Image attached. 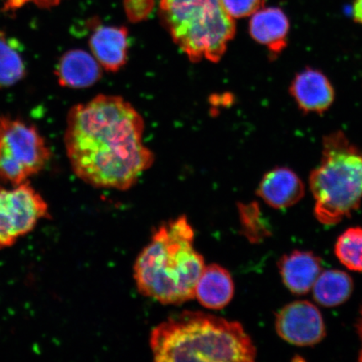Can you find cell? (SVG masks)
<instances>
[{"instance_id":"1","label":"cell","mask_w":362,"mask_h":362,"mask_svg":"<svg viewBox=\"0 0 362 362\" xmlns=\"http://www.w3.org/2000/svg\"><path fill=\"white\" fill-rule=\"evenodd\" d=\"M144 132L142 116L122 97L100 94L72 107L64 135L72 170L92 187L127 191L155 162Z\"/></svg>"},{"instance_id":"2","label":"cell","mask_w":362,"mask_h":362,"mask_svg":"<svg viewBox=\"0 0 362 362\" xmlns=\"http://www.w3.org/2000/svg\"><path fill=\"white\" fill-rule=\"evenodd\" d=\"M194 240V230L185 216L158 226L135 261L134 278L139 293L163 305L192 300L206 266Z\"/></svg>"},{"instance_id":"3","label":"cell","mask_w":362,"mask_h":362,"mask_svg":"<svg viewBox=\"0 0 362 362\" xmlns=\"http://www.w3.org/2000/svg\"><path fill=\"white\" fill-rule=\"evenodd\" d=\"M153 360L255 361L257 350L243 325L204 312L185 311L153 328Z\"/></svg>"},{"instance_id":"4","label":"cell","mask_w":362,"mask_h":362,"mask_svg":"<svg viewBox=\"0 0 362 362\" xmlns=\"http://www.w3.org/2000/svg\"><path fill=\"white\" fill-rule=\"evenodd\" d=\"M320 164L310 187L320 223L336 225L358 209L362 200V151L342 131L325 136Z\"/></svg>"},{"instance_id":"5","label":"cell","mask_w":362,"mask_h":362,"mask_svg":"<svg viewBox=\"0 0 362 362\" xmlns=\"http://www.w3.org/2000/svg\"><path fill=\"white\" fill-rule=\"evenodd\" d=\"M160 15L174 42L197 63L218 62L236 34L221 0H161Z\"/></svg>"},{"instance_id":"6","label":"cell","mask_w":362,"mask_h":362,"mask_svg":"<svg viewBox=\"0 0 362 362\" xmlns=\"http://www.w3.org/2000/svg\"><path fill=\"white\" fill-rule=\"evenodd\" d=\"M51 149L35 126L0 116V180L12 185L29 181L51 158Z\"/></svg>"},{"instance_id":"7","label":"cell","mask_w":362,"mask_h":362,"mask_svg":"<svg viewBox=\"0 0 362 362\" xmlns=\"http://www.w3.org/2000/svg\"><path fill=\"white\" fill-rule=\"evenodd\" d=\"M13 187H0V249L13 246L49 215L48 204L28 181Z\"/></svg>"},{"instance_id":"8","label":"cell","mask_w":362,"mask_h":362,"mask_svg":"<svg viewBox=\"0 0 362 362\" xmlns=\"http://www.w3.org/2000/svg\"><path fill=\"white\" fill-rule=\"evenodd\" d=\"M276 332L284 341L298 346H311L327 334L322 315L314 304L294 301L284 306L276 316Z\"/></svg>"},{"instance_id":"9","label":"cell","mask_w":362,"mask_h":362,"mask_svg":"<svg viewBox=\"0 0 362 362\" xmlns=\"http://www.w3.org/2000/svg\"><path fill=\"white\" fill-rule=\"evenodd\" d=\"M289 93L304 113L322 115L334 101V90L327 76L311 67L294 76Z\"/></svg>"},{"instance_id":"10","label":"cell","mask_w":362,"mask_h":362,"mask_svg":"<svg viewBox=\"0 0 362 362\" xmlns=\"http://www.w3.org/2000/svg\"><path fill=\"white\" fill-rule=\"evenodd\" d=\"M305 184L296 172L287 167H276L262 177L257 194L274 209H286L304 197Z\"/></svg>"},{"instance_id":"11","label":"cell","mask_w":362,"mask_h":362,"mask_svg":"<svg viewBox=\"0 0 362 362\" xmlns=\"http://www.w3.org/2000/svg\"><path fill=\"white\" fill-rule=\"evenodd\" d=\"M289 21L279 8H262L251 16L249 33L264 45L272 59L277 58L288 45Z\"/></svg>"},{"instance_id":"12","label":"cell","mask_w":362,"mask_h":362,"mask_svg":"<svg viewBox=\"0 0 362 362\" xmlns=\"http://www.w3.org/2000/svg\"><path fill=\"white\" fill-rule=\"evenodd\" d=\"M89 47L103 69L116 72L128 61L129 31L124 26H99L90 35Z\"/></svg>"},{"instance_id":"13","label":"cell","mask_w":362,"mask_h":362,"mask_svg":"<svg viewBox=\"0 0 362 362\" xmlns=\"http://www.w3.org/2000/svg\"><path fill=\"white\" fill-rule=\"evenodd\" d=\"M278 265L285 286L298 296L310 291L322 272L320 257L310 252L293 251L283 256Z\"/></svg>"},{"instance_id":"14","label":"cell","mask_w":362,"mask_h":362,"mask_svg":"<svg viewBox=\"0 0 362 362\" xmlns=\"http://www.w3.org/2000/svg\"><path fill=\"white\" fill-rule=\"evenodd\" d=\"M103 67L96 59L83 49H71L59 61L56 75L62 87L87 88L101 79Z\"/></svg>"},{"instance_id":"15","label":"cell","mask_w":362,"mask_h":362,"mask_svg":"<svg viewBox=\"0 0 362 362\" xmlns=\"http://www.w3.org/2000/svg\"><path fill=\"white\" fill-rule=\"evenodd\" d=\"M234 282L229 272L212 264L205 266L194 288V297L207 309L221 310L232 301Z\"/></svg>"},{"instance_id":"16","label":"cell","mask_w":362,"mask_h":362,"mask_svg":"<svg viewBox=\"0 0 362 362\" xmlns=\"http://www.w3.org/2000/svg\"><path fill=\"white\" fill-rule=\"evenodd\" d=\"M354 284L349 274L341 270L321 272L313 285V297L324 307L342 305L351 296Z\"/></svg>"},{"instance_id":"17","label":"cell","mask_w":362,"mask_h":362,"mask_svg":"<svg viewBox=\"0 0 362 362\" xmlns=\"http://www.w3.org/2000/svg\"><path fill=\"white\" fill-rule=\"evenodd\" d=\"M25 75V67L20 53L6 35L0 33V87H11Z\"/></svg>"},{"instance_id":"18","label":"cell","mask_w":362,"mask_h":362,"mask_svg":"<svg viewBox=\"0 0 362 362\" xmlns=\"http://www.w3.org/2000/svg\"><path fill=\"white\" fill-rule=\"evenodd\" d=\"M334 252L347 269L362 272V228L346 230L338 238Z\"/></svg>"},{"instance_id":"19","label":"cell","mask_w":362,"mask_h":362,"mask_svg":"<svg viewBox=\"0 0 362 362\" xmlns=\"http://www.w3.org/2000/svg\"><path fill=\"white\" fill-rule=\"evenodd\" d=\"M226 13L233 19L251 16L264 7V0H221Z\"/></svg>"},{"instance_id":"20","label":"cell","mask_w":362,"mask_h":362,"mask_svg":"<svg viewBox=\"0 0 362 362\" xmlns=\"http://www.w3.org/2000/svg\"><path fill=\"white\" fill-rule=\"evenodd\" d=\"M153 6V0H125L127 15L133 21L146 19L151 12Z\"/></svg>"},{"instance_id":"21","label":"cell","mask_w":362,"mask_h":362,"mask_svg":"<svg viewBox=\"0 0 362 362\" xmlns=\"http://www.w3.org/2000/svg\"><path fill=\"white\" fill-rule=\"evenodd\" d=\"M62 0H6L4 8L6 11H16L27 4H34L39 7H54L60 4Z\"/></svg>"},{"instance_id":"22","label":"cell","mask_w":362,"mask_h":362,"mask_svg":"<svg viewBox=\"0 0 362 362\" xmlns=\"http://www.w3.org/2000/svg\"><path fill=\"white\" fill-rule=\"evenodd\" d=\"M352 16L356 22L362 25V0H355L353 4Z\"/></svg>"},{"instance_id":"23","label":"cell","mask_w":362,"mask_h":362,"mask_svg":"<svg viewBox=\"0 0 362 362\" xmlns=\"http://www.w3.org/2000/svg\"><path fill=\"white\" fill-rule=\"evenodd\" d=\"M356 327L357 334H358V336H359L361 341V345H362V307L361 308V310H360V315L358 317V320H357ZM359 360L361 361H362V346H361V350L360 355H359Z\"/></svg>"}]
</instances>
